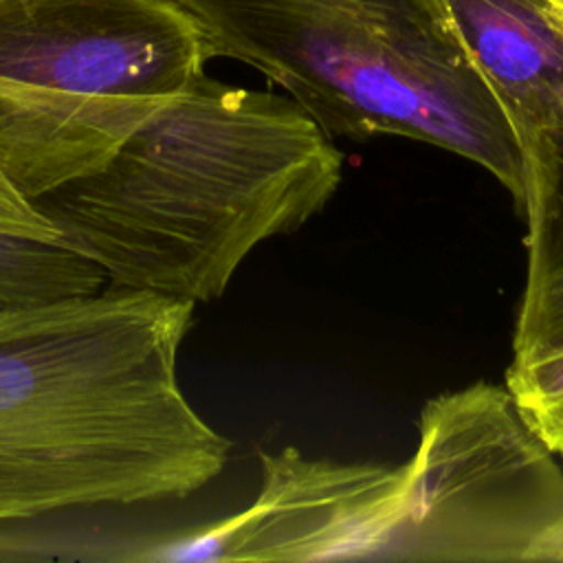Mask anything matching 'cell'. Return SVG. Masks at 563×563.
Wrapping results in <instances>:
<instances>
[{
  "label": "cell",
  "instance_id": "4",
  "mask_svg": "<svg viewBox=\"0 0 563 563\" xmlns=\"http://www.w3.org/2000/svg\"><path fill=\"white\" fill-rule=\"evenodd\" d=\"M205 64L167 0H0V156L178 95Z\"/></svg>",
  "mask_w": 563,
  "mask_h": 563
},
{
  "label": "cell",
  "instance_id": "6",
  "mask_svg": "<svg viewBox=\"0 0 563 563\" xmlns=\"http://www.w3.org/2000/svg\"><path fill=\"white\" fill-rule=\"evenodd\" d=\"M253 504L194 534L136 554L143 561H378L405 504V471L260 451Z\"/></svg>",
  "mask_w": 563,
  "mask_h": 563
},
{
  "label": "cell",
  "instance_id": "12",
  "mask_svg": "<svg viewBox=\"0 0 563 563\" xmlns=\"http://www.w3.org/2000/svg\"><path fill=\"white\" fill-rule=\"evenodd\" d=\"M548 2H550L554 9H559V11L563 13V0H548Z\"/></svg>",
  "mask_w": 563,
  "mask_h": 563
},
{
  "label": "cell",
  "instance_id": "2",
  "mask_svg": "<svg viewBox=\"0 0 563 563\" xmlns=\"http://www.w3.org/2000/svg\"><path fill=\"white\" fill-rule=\"evenodd\" d=\"M191 301L106 286L0 308V523L185 499L231 440L185 398Z\"/></svg>",
  "mask_w": 563,
  "mask_h": 563
},
{
  "label": "cell",
  "instance_id": "3",
  "mask_svg": "<svg viewBox=\"0 0 563 563\" xmlns=\"http://www.w3.org/2000/svg\"><path fill=\"white\" fill-rule=\"evenodd\" d=\"M207 62L253 66L330 136L394 134L486 169L523 205L519 141L449 0H167Z\"/></svg>",
  "mask_w": 563,
  "mask_h": 563
},
{
  "label": "cell",
  "instance_id": "1",
  "mask_svg": "<svg viewBox=\"0 0 563 563\" xmlns=\"http://www.w3.org/2000/svg\"><path fill=\"white\" fill-rule=\"evenodd\" d=\"M341 180V150L290 97L202 73L29 205L108 286L207 303Z\"/></svg>",
  "mask_w": 563,
  "mask_h": 563
},
{
  "label": "cell",
  "instance_id": "10",
  "mask_svg": "<svg viewBox=\"0 0 563 563\" xmlns=\"http://www.w3.org/2000/svg\"><path fill=\"white\" fill-rule=\"evenodd\" d=\"M506 387L548 449L563 457V347L510 363Z\"/></svg>",
  "mask_w": 563,
  "mask_h": 563
},
{
  "label": "cell",
  "instance_id": "11",
  "mask_svg": "<svg viewBox=\"0 0 563 563\" xmlns=\"http://www.w3.org/2000/svg\"><path fill=\"white\" fill-rule=\"evenodd\" d=\"M0 231L37 240H59L53 224L40 216L29 200L9 183L0 169Z\"/></svg>",
  "mask_w": 563,
  "mask_h": 563
},
{
  "label": "cell",
  "instance_id": "5",
  "mask_svg": "<svg viewBox=\"0 0 563 563\" xmlns=\"http://www.w3.org/2000/svg\"><path fill=\"white\" fill-rule=\"evenodd\" d=\"M402 471V512L378 561L519 563L563 521V471L495 383L431 398Z\"/></svg>",
  "mask_w": 563,
  "mask_h": 563
},
{
  "label": "cell",
  "instance_id": "9",
  "mask_svg": "<svg viewBox=\"0 0 563 563\" xmlns=\"http://www.w3.org/2000/svg\"><path fill=\"white\" fill-rule=\"evenodd\" d=\"M106 286L103 271L68 244L0 231V308L86 297Z\"/></svg>",
  "mask_w": 563,
  "mask_h": 563
},
{
  "label": "cell",
  "instance_id": "8",
  "mask_svg": "<svg viewBox=\"0 0 563 563\" xmlns=\"http://www.w3.org/2000/svg\"><path fill=\"white\" fill-rule=\"evenodd\" d=\"M528 224L526 286L512 332V363L563 347V128L519 139Z\"/></svg>",
  "mask_w": 563,
  "mask_h": 563
},
{
  "label": "cell",
  "instance_id": "7",
  "mask_svg": "<svg viewBox=\"0 0 563 563\" xmlns=\"http://www.w3.org/2000/svg\"><path fill=\"white\" fill-rule=\"evenodd\" d=\"M449 4L517 141L543 128H563V13L548 0Z\"/></svg>",
  "mask_w": 563,
  "mask_h": 563
}]
</instances>
